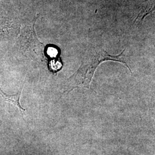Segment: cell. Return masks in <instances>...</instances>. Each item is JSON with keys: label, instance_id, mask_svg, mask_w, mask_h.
I'll return each instance as SVG.
<instances>
[{"label": "cell", "instance_id": "obj_1", "mask_svg": "<svg viewBox=\"0 0 155 155\" xmlns=\"http://www.w3.org/2000/svg\"><path fill=\"white\" fill-rule=\"evenodd\" d=\"M125 50L118 55H110L103 49L94 48L89 50L84 56L82 64L71 77L67 79L64 93H69L76 88L91 89L90 84L97 68L104 61H114L121 63L132 74V70L125 59Z\"/></svg>", "mask_w": 155, "mask_h": 155}, {"label": "cell", "instance_id": "obj_2", "mask_svg": "<svg viewBox=\"0 0 155 155\" xmlns=\"http://www.w3.org/2000/svg\"><path fill=\"white\" fill-rule=\"evenodd\" d=\"M38 17L35 18L32 24L25 25L20 30L17 45L24 55L38 63H41L47 60V58L46 47L40 41L35 28Z\"/></svg>", "mask_w": 155, "mask_h": 155}, {"label": "cell", "instance_id": "obj_3", "mask_svg": "<svg viewBox=\"0 0 155 155\" xmlns=\"http://www.w3.org/2000/svg\"><path fill=\"white\" fill-rule=\"evenodd\" d=\"M154 11V1L145 0L139 9V12L136 15L133 24L137 23L141 25L144 21L145 17Z\"/></svg>", "mask_w": 155, "mask_h": 155}, {"label": "cell", "instance_id": "obj_4", "mask_svg": "<svg viewBox=\"0 0 155 155\" xmlns=\"http://www.w3.org/2000/svg\"><path fill=\"white\" fill-rule=\"evenodd\" d=\"M22 89H23V87L20 89V90L16 94H13V95H9V94H6L3 90L0 88V96L6 102L11 103L13 105L17 107L19 109L20 111L21 112V114L24 115V112L25 111V109H24L22 107V106L21 105L20 102Z\"/></svg>", "mask_w": 155, "mask_h": 155}, {"label": "cell", "instance_id": "obj_5", "mask_svg": "<svg viewBox=\"0 0 155 155\" xmlns=\"http://www.w3.org/2000/svg\"><path fill=\"white\" fill-rule=\"evenodd\" d=\"M13 22L5 12L0 9V35H5L11 29Z\"/></svg>", "mask_w": 155, "mask_h": 155}]
</instances>
